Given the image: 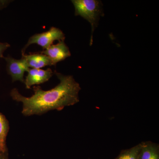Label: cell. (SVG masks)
I'll use <instances>...</instances> for the list:
<instances>
[{
    "label": "cell",
    "instance_id": "1",
    "mask_svg": "<svg viewBox=\"0 0 159 159\" xmlns=\"http://www.w3.org/2000/svg\"><path fill=\"white\" fill-rule=\"evenodd\" d=\"M54 74L60 83L49 90H43L39 86H34V94L28 97L22 95L17 89L11 90L10 95L12 99L22 103V113L24 116L41 115L50 111L62 110L66 107L79 102V93L81 88L73 76L64 75L56 71Z\"/></svg>",
    "mask_w": 159,
    "mask_h": 159
},
{
    "label": "cell",
    "instance_id": "2",
    "mask_svg": "<svg viewBox=\"0 0 159 159\" xmlns=\"http://www.w3.org/2000/svg\"><path fill=\"white\" fill-rule=\"evenodd\" d=\"M75 8V15L87 20L92 27L90 45L93 44V33L98 25L101 16L103 15L102 3L97 0H73L71 1Z\"/></svg>",
    "mask_w": 159,
    "mask_h": 159
},
{
    "label": "cell",
    "instance_id": "3",
    "mask_svg": "<svg viewBox=\"0 0 159 159\" xmlns=\"http://www.w3.org/2000/svg\"><path fill=\"white\" fill-rule=\"evenodd\" d=\"M65 38L64 33L61 30L55 27H51L48 31L34 34L29 38L28 42L22 49V55L25 54L26 50L31 45L35 44L41 46L44 50L53 45L55 41H64Z\"/></svg>",
    "mask_w": 159,
    "mask_h": 159
},
{
    "label": "cell",
    "instance_id": "4",
    "mask_svg": "<svg viewBox=\"0 0 159 159\" xmlns=\"http://www.w3.org/2000/svg\"><path fill=\"white\" fill-rule=\"evenodd\" d=\"M4 58L6 62L7 73L11 76L12 82L19 81L24 83V74L30 69L25 60L23 57L20 59H15L9 55Z\"/></svg>",
    "mask_w": 159,
    "mask_h": 159
},
{
    "label": "cell",
    "instance_id": "5",
    "mask_svg": "<svg viewBox=\"0 0 159 159\" xmlns=\"http://www.w3.org/2000/svg\"><path fill=\"white\" fill-rule=\"evenodd\" d=\"M40 53L48 56L54 66L56 65L57 63L64 60L71 56L69 48L63 41H59L56 44L52 45Z\"/></svg>",
    "mask_w": 159,
    "mask_h": 159
},
{
    "label": "cell",
    "instance_id": "6",
    "mask_svg": "<svg viewBox=\"0 0 159 159\" xmlns=\"http://www.w3.org/2000/svg\"><path fill=\"white\" fill-rule=\"evenodd\" d=\"M54 73L51 69H31L28 72V75L25 80V85L27 89H31L32 86L41 84L48 81Z\"/></svg>",
    "mask_w": 159,
    "mask_h": 159
},
{
    "label": "cell",
    "instance_id": "7",
    "mask_svg": "<svg viewBox=\"0 0 159 159\" xmlns=\"http://www.w3.org/2000/svg\"><path fill=\"white\" fill-rule=\"evenodd\" d=\"M25 60L29 67L31 69H40L47 66H53L51 60L42 53H35L22 55Z\"/></svg>",
    "mask_w": 159,
    "mask_h": 159
},
{
    "label": "cell",
    "instance_id": "8",
    "mask_svg": "<svg viewBox=\"0 0 159 159\" xmlns=\"http://www.w3.org/2000/svg\"><path fill=\"white\" fill-rule=\"evenodd\" d=\"M138 159H159V145L150 141L141 143Z\"/></svg>",
    "mask_w": 159,
    "mask_h": 159
},
{
    "label": "cell",
    "instance_id": "9",
    "mask_svg": "<svg viewBox=\"0 0 159 159\" xmlns=\"http://www.w3.org/2000/svg\"><path fill=\"white\" fill-rule=\"evenodd\" d=\"M9 129V123L6 117L0 112V151L2 153L8 152L6 139Z\"/></svg>",
    "mask_w": 159,
    "mask_h": 159
},
{
    "label": "cell",
    "instance_id": "10",
    "mask_svg": "<svg viewBox=\"0 0 159 159\" xmlns=\"http://www.w3.org/2000/svg\"><path fill=\"white\" fill-rule=\"evenodd\" d=\"M141 146V143L129 149L122 150L115 159H138Z\"/></svg>",
    "mask_w": 159,
    "mask_h": 159
},
{
    "label": "cell",
    "instance_id": "11",
    "mask_svg": "<svg viewBox=\"0 0 159 159\" xmlns=\"http://www.w3.org/2000/svg\"><path fill=\"white\" fill-rule=\"evenodd\" d=\"M10 47V44L8 43L0 42V58H4L3 54L4 52Z\"/></svg>",
    "mask_w": 159,
    "mask_h": 159
},
{
    "label": "cell",
    "instance_id": "12",
    "mask_svg": "<svg viewBox=\"0 0 159 159\" xmlns=\"http://www.w3.org/2000/svg\"><path fill=\"white\" fill-rule=\"evenodd\" d=\"M11 1L8 0H0V10L5 9L9 6V3L11 2Z\"/></svg>",
    "mask_w": 159,
    "mask_h": 159
},
{
    "label": "cell",
    "instance_id": "13",
    "mask_svg": "<svg viewBox=\"0 0 159 159\" xmlns=\"http://www.w3.org/2000/svg\"><path fill=\"white\" fill-rule=\"evenodd\" d=\"M0 159H9L8 152L5 153L0 154Z\"/></svg>",
    "mask_w": 159,
    "mask_h": 159
},
{
    "label": "cell",
    "instance_id": "14",
    "mask_svg": "<svg viewBox=\"0 0 159 159\" xmlns=\"http://www.w3.org/2000/svg\"><path fill=\"white\" fill-rule=\"evenodd\" d=\"M1 153H2V152H1V151H0V154H1Z\"/></svg>",
    "mask_w": 159,
    "mask_h": 159
}]
</instances>
